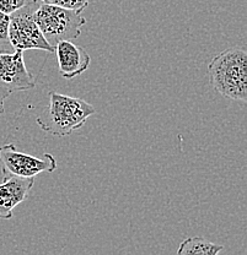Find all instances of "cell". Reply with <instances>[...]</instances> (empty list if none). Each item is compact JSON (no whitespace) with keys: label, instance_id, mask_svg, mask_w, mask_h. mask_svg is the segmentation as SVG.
I'll return each instance as SVG.
<instances>
[{"label":"cell","instance_id":"8fae6325","mask_svg":"<svg viewBox=\"0 0 247 255\" xmlns=\"http://www.w3.org/2000/svg\"><path fill=\"white\" fill-rule=\"evenodd\" d=\"M9 21H10V15L0 11V49L4 47L10 46L9 36H7V30H9Z\"/></svg>","mask_w":247,"mask_h":255},{"label":"cell","instance_id":"5bb4252c","mask_svg":"<svg viewBox=\"0 0 247 255\" xmlns=\"http://www.w3.org/2000/svg\"><path fill=\"white\" fill-rule=\"evenodd\" d=\"M41 1H43V2H48V0H41Z\"/></svg>","mask_w":247,"mask_h":255},{"label":"cell","instance_id":"4fadbf2b","mask_svg":"<svg viewBox=\"0 0 247 255\" xmlns=\"http://www.w3.org/2000/svg\"><path fill=\"white\" fill-rule=\"evenodd\" d=\"M4 101H5V97H4V96H2L1 92H0V114H2L5 112Z\"/></svg>","mask_w":247,"mask_h":255},{"label":"cell","instance_id":"ba28073f","mask_svg":"<svg viewBox=\"0 0 247 255\" xmlns=\"http://www.w3.org/2000/svg\"><path fill=\"white\" fill-rule=\"evenodd\" d=\"M58 68L64 79H74L89 69L91 58L86 50L71 41H59L54 46Z\"/></svg>","mask_w":247,"mask_h":255},{"label":"cell","instance_id":"277c9868","mask_svg":"<svg viewBox=\"0 0 247 255\" xmlns=\"http://www.w3.org/2000/svg\"><path fill=\"white\" fill-rule=\"evenodd\" d=\"M41 0H28L27 4L10 14L9 36L10 46L15 50L38 49L54 52V47L44 38L38 25L33 18V11Z\"/></svg>","mask_w":247,"mask_h":255},{"label":"cell","instance_id":"9c48e42d","mask_svg":"<svg viewBox=\"0 0 247 255\" xmlns=\"http://www.w3.org/2000/svg\"><path fill=\"white\" fill-rule=\"evenodd\" d=\"M224 249L220 244L212 243L202 237H190L180 244L177 254H197V255H217Z\"/></svg>","mask_w":247,"mask_h":255},{"label":"cell","instance_id":"30bf717a","mask_svg":"<svg viewBox=\"0 0 247 255\" xmlns=\"http://www.w3.org/2000/svg\"><path fill=\"white\" fill-rule=\"evenodd\" d=\"M48 2L76 12H82L89 5V0H48Z\"/></svg>","mask_w":247,"mask_h":255},{"label":"cell","instance_id":"7a4b0ae2","mask_svg":"<svg viewBox=\"0 0 247 255\" xmlns=\"http://www.w3.org/2000/svg\"><path fill=\"white\" fill-rule=\"evenodd\" d=\"M46 111L36 119L43 131L54 136H66L85 126L87 119L96 113L92 105L81 98L49 92Z\"/></svg>","mask_w":247,"mask_h":255},{"label":"cell","instance_id":"5b68a950","mask_svg":"<svg viewBox=\"0 0 247 255\" xmlns=\"http://www.w3.org/2000/svg\"><path fill=\"white\" fill-rule=\"evenodd\" d=\"M0 166L2 175L31 178L43 172H54L57 159L50 153H44L43 157L31 156L18 151L14 143H6L0 146Z\"/></svg>","mask_w":247,"mask_h":255},{"label":"cell","instance_id":"7c38bea8","mask_svg":"<svg viewBox=\"0 0 247 255\" xmlns=\"http://www.w3.org/2000/svg\"><path fill=\"white\" fill-rule=\"evenodd\" d=\"M28 0H0V11L10 15L27 4Z\"/></svg>","mask_w":247,"mask_h":255},{"label":"cell","instance_id":"52a82bcc","mask_svg":"<svg viewBox=\"0 0 247 255\" xmlns=\"http://www.w3.org/2000/svg\"><path fill=\"white\" fill-rule=\"evenodd\" d=\"M33 184L34 177L2 175V183L0 184V220H10L14 216V209L28 198Z\"/></svg>","mask_w":247,"mask_h":255},{"label":"cell","instance_id":"6da1fadb","mask_svg":"<svg viewBox=\"0 0 247 255\" xmlns=\"http://www.w3.org/2000/svg\"><path fill=\"white\" fill-rule=\"evenodd\" d=\"M209 85L225 98L247 102V52L235 46L223 50L208 65Z\"/></svg>","mask_w":247,"mask_h":255},{"label":"cell","instance_id":"3957f363","mask_svg":"<svg viewBox=\"0 0 247 255\" xmlns=\"http://www.w3.org/2000/svg\"><path fill=\"white\" fill-rule=\"evenodd\" d=\"M33 18L53 47L59 41H71L81 34L86 18L81 12L64 9L50 2L41 1L33 11Z\"/></svg>","mask_w":247,"mask_h":255},{"label":"cell","instance_id":"8992f818","mask_svg":"<svg viewBox=\"0 0 247 255\" xmlns=\"http://www.w3.org/2000/svg\"><path fill=\"white\" fill-rule=\"evenodd\" d=\"M36 86L32 74L26 68L22 50L0 49V92L5 98L11 94L28 91Z\"/></svg>","mask_w":247,"mask_h":255}]
</instances>
